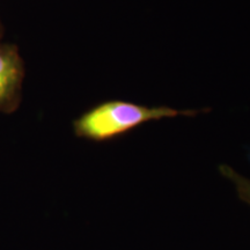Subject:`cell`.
<instances>
[{
    "label": "cell",
    "mask_w": 250,
    "mask_h": 250,
    "mask_svg": "<svg viewBox=\"0 0 250 250\" xmlns=\"http://www.w3.org/2000/svg\"><path fill=\"white\" fill-rule=\"evenodd\" d=\"M205 111V109L177 110L167 105L147 107L122 100H110L90 108L78 117L73 122V131L77 137L90 142H109L148 122L179 116L193 117Z\"/></svg>",
    "instance_id": "cell-1"
},
{
    "label": "cell",
    "mask_w": 250,
    "mask_h": 250,
    "mask_svg": "<svg viewBox=\"0 0 250 250\" xmlns=\"http://www.w3.org/2000/svg\"><path fill=\"white\" fill-rule=\"evenodd\" d=\"M23 61L13 44L0 43V112L11 114L20 104Z\"/></svg>",
    "instance_id": "cell-2"
},
{
    "label": "cell",
    "mask_w": 250,
    "mask_h": 250,
    "mask_svg": "<svg viewBox=\"0 0 250 250\" xmlns=\"http://www.w3.org/2000/svg\"><path fill=\"white\" fill-rule=\"evenodd\" d=\"M219 170H220L221 175H224L226 179L229 180L234 184L237 196L240 197V199L250 206V180L242 176V175H240L239 173H236L229 166H220Z\"/></svg>",
    "instance_id": "cell-3"
},
{
    "label": "cell",
    "mask_w": 250,
    "mask_h": 250,
    "mask_svg": "<svg viewBox=\"0 0 250 250\" xmlns=\"http://www.w3.org/2000/svg\"><path fill=\"white\" fill-rule=\"evenodd\" d=\"M1 24H0V39H1Z\"/></svg>",
    "instance_id": "cell-4"
}]
</instances>
